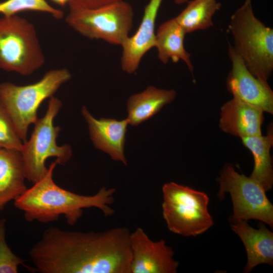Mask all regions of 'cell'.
Segmentation results:
<instances>
[{"label":"cell","instance_id":"cell-1","mask_svg":"<svg viewBox=\"0 0 273 273\" xmlns=\"http://www.w3.org/2000/svg\"><path fill=\"white\" fill-rule=\"evenodd\" d=\"M130 232H82L51 227L29 251L41 273H130Z\"/></svg>","mask_w":273,"mask_h":273},{"label":"cell","instance_id":"cell-2","mask_svg":"<svg viewBox=\"0 0 273 273\" xmlns=\"http://www.w3.org/2000/svg\"><path fill=\"white\" fill-rule=\"evenodd\" d=\"M57 164L56 160L51 163L45 175L14 200L15 207L24 212L27 221L46 223L64 215L67 222L73 225L82 216L84 208H97L106 216L114 213L110 207L114 202V189L103 187L93 195H80L62 189L53 178Z\"/></svg>","mask_w":273,"mask_h":273},{"label":"cell","instance_id":"cell-3","mask_svg":"<svg viewBox=\"0 0 273 273\" xmlns=\"http://www.w3.org/2000/svg\"><path fill=\"white\" fill-rule=\"evenodd\" d=\"M228 28L232 47L247 68L267 82L273 71V29L255 16L251 0H246L232 15Z\"/></svg>","mask_w":273,"mask_h":273},{"label":"cell","instance_id":"cell-4","mask_svg":"<svg viewBox=\"0 0 273 273\" xmlns=\"http://www.w3.org/2000/svg\"><path fill=\"white\" fill-rule=\"evenodd\" d=\"M71 77L66 68L51 70L38 81L17 85L10 82L0 84V102L12 120L22 142L27 140L29 126L37 120L41 104L51 98Z\"/></svg>","mask_w":273,"mask_h":273},{"label":"cell","instance_id":"cell-5","mask_svg":"<svg viewBox=\"0 0 273 273\" xmlns=\"http://www.w3.org/2000/svg\"><path fill=\"white\" fill-rule=\"evenodd\" d=\"M162 215L168 230L184 237L202 234L213 224L205 193L174 182L162 187Z\"/></svg>","mask_w":273,"mask_h":273},{"label":"cell","instance_id":"cell-6","mask_svg":"<svg viewBox=\"0 0 273 273\" xmlns=\"http://www.w3.org/2000/svg\"><path fill=\"white\" fill-rule=\"evenodd\" d=\"M45 57L34 26L17 15L0 18V68L27 76Z\"/></svg>","mask_w":273,"mask_h":273},{"label":"cell","instance_id":"cell-7","mask_svg":"<svg viewBox=\"0 0 273 273\" xmlns=\"http://www.w3.org/2000/svg\"><path fill=\"white\" fill-rule=\"evenodd\" d=\"M62 106L59 99L51 98L44 115L37 119L29 140L23 143L20 152L26 179L33 184L47 172L48 168L45 165L47 159L56 157L58 163L63 165L72 156L69 145L60 146L56 142L61 128L54 125V120Z\"/></svg>","mask_w":273,"mask_h":273},{"label":"cell","instance_id":"cell-8","mask_svg":"<svg viewBox=\"0 0 273 273\" xmlns=\"http://www.w3.org/2000/svg\"><path fill=\"white\" fill-rule=\"evenodd\" d=\"M65 20L85 37L121 46L133 26V12L122 0L94 9L69 10Z\"/></svg>","mask_w":273,"mask_h":273},{"label":"cell","instance_id":"cell-9","mask_svg":"<svg viewBox=\"0 0 273 273\" xmlns=\"http://www.w3.org/2000/svg\"><path fill=\"white\" fill-rule=\"evenodd\" d=\"M217 197L220 200L229 193L233 205V223L256 219L273 226V206L263 188L250 176L237 172L227 164L218 178Z\"/></svg>","mask_w":273,"mask_h":273},{"label":"cell","instance_id":"cell-10","mask_svg":"<svg viewBox=\"0 0 273 273\" xmlns=\"http://www.w3.org/2000/svg\"><path fill=\"white\" fill-rule=\"evenodd\" d=\"M130 273H176L179 263L164 240H152L144 230L137 228L130 233Z\"/></svg>","mask_w":273,"mask_h":273},{"label":"cell","instance_id":"cell-11","mask_svg":"<svg viewBox=\"0 0 273 273\" xmlns=\"http://www.w3.org/2000/svg\"><path fill=\"white\" fill-rule=\"evenodd\" d=\"M232 68L226 78V88L233 97L273 114V91L267 82L255 77L247 68L232 45L229 46Z\"/></svg>","mask_w":273,"mask_h":273},{"label":"cell","instance_id":"cell-12","mask_svg":"<svg viewBox=\"0 0 273 273\" xmlns=\"http://www.w3.org/2000/svg\"><path fill=\"white\" fill-rule=\"evenodd\" d=\"M163 0H150L145 8L144 15L136 32L122 43L121 58L122 69L129 74L138 68L144 56L155 47V22Z\"/></svg>","mask_w":273,"mask_h":273},{"label":"cell","instance_id":"cell-13","mask_svg":"<svg viewBox=\"0 0 273 273\" xmlns=\"http://www.w3.org/2000/svg\"><path fill=\"white\" fill-rule=\"evenodd\" d=\"M263 113L260 108L233 97L220 109L219 127L224 132L240 139L261 135Z\"/></svg>","mask_w":273,"mask_h":273},{"label":"cell","instance_id":"cell-14","mask_svg":"<svg viewBox=\"0 0 273 273\" xmlns=\"http://www.w3.org/2000/svg\"><path fill=\"white\" fill-rule=\"evenodd\" d=\"M81 113L88 124L90 138L95 147L107 153L112 159L127 165L124 146L127 120L97 119L83 106Z\"/></svg>","mask_w":273,"mask_h":273},{"label":"cell","instance_id":"cell-15","mask_svg":"<svg viewBox=\"0 0 273 273\" xmlns=\"http://www.w3.org/2000/svg\"><path fill=\"white\" fill-rule=\"evenodd\" d=\"M257 229L247 221L231 224V228L240 238L246 249L247 261L244 272H249L261 264H273V233L262 222Z\"/></svg>","mask_w":273,"mask_h":273},{"label":"cell","instance_id":"cell-16","mask_svg":"<svg viewBox=\"0 0 273 273\" xmlns=\"http://www.w3.org/2000/svg\"><path fill=\"white\" fill-rule=\"evenodd\" d=\"M25 179L20 151L0 149V210L27 189Z\"/></svg>","mask_w":273,"mask_h":273},{"label":"cell","instance_id":"cell-17","mask_svg":"<svg viewBox=\"0 0 273 273\" xmlns=\"http://www.w3.org/2000/svg\"><path fill=\"white\" fill-rule=\"evenodd\" d=\"M186 32L174 18L162 23L156 32L155 48L158 58L166 64L171 59L173 63L183 60L193 73L191 55L185 48L184 39Z\"/></svg>","mask_w":273,"mask_h":273},{"label":"cell","instance_id":"cell-18","mask_svg":"<svg viewBox=\"0 0 273 273\" xmlns=\"http://www.w3.org/2000/svg\"><path fill=\"white\" fill-rule=\"evenodd\" d=\"M174 89H164L153 86L130 97L127 101L128 124L138 125L157 113L165 105L174 100Z\"/></svg>","mask_w":273,"mask_h":273},{"label":"cell","instance_id":"cell-19","mask_svg":"<svg viewBox=\"0 0 273 273\" xmlns=\"http://www.w3.org/2000/svg\"><path fill=\"white\" fill-rule=\"evenodd\" d=\"M243 145L252 154L254 168L250 177L258 183L266 192L273 185V169L270 149L273 145L272 128L265 135H257L241 139Z\"/></svg>","mask_w":273,"mask_h":273},{"label":"cell","instance_id":"cell-20","mask_svg":"<svg viewBox=\"0 0 273 273\" xmlns=\"http://www.w3.org/2000/svg\"><path fill=\"white\" fill-rule=\"evenodd\" d=\"M221 7L217 0H192L175 19L186 34L213 25L212 17Z\"/></svg>","mask_w":273,"mask_h":273},{"label":"cell","instance_id":"cell-21","mask_svg":"<svg viewBox=\"0 0 273 273\" xmlns=\"http://www.w3.org/2000/svg\"><path fill=\"white\" fill-rule=\"evenodd\" d=\"M24 11H33L49 14L57 19H61L64 13L51 6L46 0H6L0 3V14L4 16L17 15Z\"/></svg>","mask_w":273,"mask_h":273},{"label":"cell","instance_id":"cell-22","mask_svg":"<svg viewBox=\"0 0 273 273\" xmlns=\"http://www.w3.org/2000/svg\"><path fill=\"white\" fill-rule=\"evenodd\" d=\"M22 145L12 120L0 102V149L20 151Z\"/></svg>","mask_w":273,"mask_h":273},{"label":"cell","instance_id":"cell-23","mask_svg":"<svg viewBox=\"0 0 273 273\" xmlns=\"http://www.w3.org/2000/svg\"><path fill=\"white\" fill-rule=\"evenodd\" d=\"M5 219L0 220V273H17L24 260L15 255L5 239Z\"/></svg>","mask_w":273,"mask_h":273},{"label":"cell","instance_id":"cell-24","mask_svg":"<svg viewBox=\"0 0 273 273\" xmlns=\"http://www.w3.org/2000/svg\"><path fill=\"white\" fill-rule=\"evenodd\" d=\"M122 0H70L69 10L94 9L104 7Z\"/></svg>","mask_w":273,"mask_h":273},{"label":"cell","instance_id":"cell-25","mask_svg":"<svg viewBox=\"0 0 273 273\" xmlns=\"http://www.w3.org/2000/svg\"><path fill=\"white\" fill-rule=\"evenodd\" d=\"M55 4L62 7H64L67 4H68L70 0H51Z\"/></svg>","mask_w":273,"mask_h":273},{"label":"cell","instance_id":"cell-26","mask_svg":"<svg viewBox=\"0 0 273 273\" xmlns=\"http://www.w3.org/2000/svg\"><path fill=\"white\" fill-rule=\"evenodd\" d=\"M175 3L178 5H181L188 2V0H174Z\"/></svg>","mask_w":273,"mask_h":273}]
</instances>
